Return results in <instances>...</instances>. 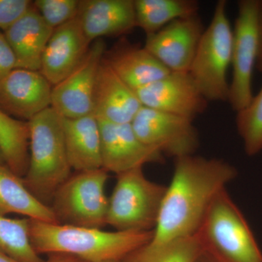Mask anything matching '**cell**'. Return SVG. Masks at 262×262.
Masks as SVG:
<instances>
[{
	"mask_svg": "<svg viewBox=\"0 0 262 262\" xmlns=\"http://www.w3.org/2000/svg\"><path fill=\"white\" fill-rule=\"evenodd\" d=\"M227 2H217L211 24L202 35L189 74L207 101L228 102L227 72L232 59L233 29Z\"/></svg>",
	"mask_w": 262,
	"mask_h": 262,
	"instance_id": "5b68a950",
	"label": "cell"
},
{
	"mask_svg": "<svg viewBox=\"0 0 262 262\" xmlns=\"http://www.w3.org/2000/svg\"><path fill=\"white\" fill-rule=\"evenodd\" d=\"M52 89L39 71L15 69L0 82V110L29 122L51 106Z\"/></svg>",
	"mask_w": 262,
	"mask_h": 262,
	"instance_id": "5bb4252c",
	"label": "cell"
},
{
	"mask_svg": "<svg viewBox=\"0 0 262 262\" xmlns=\"http://www.w3.org/2000/svg\"><path fill=\"white\" fill-rule=\"evenodd\" d=\"M135 91L104 61L98 70L94 92V115L115 124L131 123L142 107Z\"/></svg>",
	"mask_w": 262,
	"mask_h": 262,
	"instance_id": "e0dca14e",
	"label": "cell"
},
{
	"mask_svg": "<svg viewBox=\"0 0 262 262\" xmlns=\"http://www.w3.org/2000/svg\"><path fill=\"white\" fill-rule=\"evenodd\" d=\"M258 36H259V48L256 67L260 72H262V0H259L258 8Z\"/></svg>",
	"mask_w": 262,
	"mask_h": 262,
	"instance_id": "f546056e",
	"label": "cell"
},
{
	"mask_svg": "<svg viewBox=\"0 0 262 262\" xmlns=\"http://www.w3.org/2000/svg\"><path fill=\"white\" fill-rule=\"evenodd\" d=\"M203 247L196 234L141 246L124 258L123 262H195Z\"/></svg>",
	"mask_w": 262,
	"mask_h": 262,
	"instance_id": "603a6c76",
	"label": "cell"
},
{
	"mask_svg": "<svg viewBox=\"0 0 262 262\" xmlns=\"http://www.w3.org/2000/svg\"><path fill=\"white\" fill-rule=\"evenodd\" d=\"M34 7L5 32L14 53L17 68L40 70L43 53L53 32Z\"/></svg>",
	"mask_w": 262,
	"mask_h": 262,
	"instance_id": "ac0fdd59",
	"label": "cell"
},
{
	"mask_svg": "<svg viewBox=\"0 0 262 262\" xmlns=\"http://www.w3.org/2000/svg\"><path fill=\"white\" fill-rule=\"evenodd\" d=\"M31 243L38 254L63 253L86 262L122 261L149 244L154 231H115L29 220Z\"/></svg>",
	"mask_w": 262,
	"mask_h": 262,
	"instance_id": "7a4b0ae2",
	"label": "cell"
},
{
	"mask_svg": "<svg viewBox=\"0 0 262 262\" xmlns=\"http://www.w3.org/2000/svg\"><path fill=\"white\" fill-rule=\"evenodd\" d=\"M205 28L198 14L146 35L144 48L170 72H189Z\"/></svg>",
	"mask_w": 262,
	"mask_h": 262,
	"instance_id": "7c38bea8",
	"label": "cell"
},
{
	"mask_svg": "<svg viewBox=\"0 0 262 262\" xmlns=\"http://www.w3.org/2000/svg\"><path fill=\"white\" fill-rule=\"evenodd\" d=\"M105 51L102 38L94 41L75 70L53 86L51 107L62 117L78 118L94 114L95 87Z\"/></svg>",
	"mask_w": 262,
	"mask_h": 262,
	"instance_id": "30bf717a",
	"label": "cell"
},
{
	"mask_svg": "<svg viewBox=\"0 0 262 262\" xmlns=\"http://www.w3.org/2000/svg\"><path fill=\"white\" fill-rule=\"evenodd\" d=\"M117 177L108 199L107 225L116 231H154L166 186L146 178L143 168Z\"/></svg>",
	"mask_w": 262,
	"mask_h": 262,
	"instance_id": "8992f818",
	"label": "cell"
},
{
	"mask_svg": "<svg viewBox=\"0 0 262 262\" xmlns=\"http://www.w3.org/2000/svg\"><path fill=\"white\" fill-rule=\"evenodd\" d=\"M196 234L221 262H262L257 241L226 189L212 202Z\"/></svg>",
	"mask_w": 262,
	"mask_h": 262,
	"instance_id": "277c9868",
	"label": "cell"
},
{
	"mask_svg": "<svg viewBox=\"0 0 262 262\" xmlns=\"http://www.w3.org/2000/svg\"><path fill=\"white\" fill-rule=\"evenodd\" d=\"M78 0H36L34 8L42 18L53 29L58 28L77 17Z\"/></svg>",
	"mask_w": 262,
	"mask_h": 262,
	"instance_id": "4316f807",
	"label": "cell"
},
{
	"mask_svg": "<svg viewBox=\"0 0 262 262\" xmlns=\"http://www.w3.org/2000/svg\"><path fill=\"white\" fill-rule=\"evenodd\" d=\"M102 168L117 175L147 163H163L165 156L137 137L131 123L115 124L98 120Z\"/></svg>",
	"mask_w": 262,
	"mask_h": 262,
	"instance_id": "4fadbf2b",
	"label": "cell"
},
{
	"mask_svg": "<svg viewBox=\"0 0 262 262\" xmlns=\"http://www.w3.org/2000/svg\"><path fill=\"white\" fill-rule=\"evenodd\" d=\"M136 27L153 34L179 18L198 14L195 0H134Z\"/></svg>",
	"mask_w": 262,
	"mask_h": 262,
	"instance_id": "7402d4cb",
	"label": "cell"
},
{
	"mask_svg": "<svg viewBox=\"0 0 262 262\" xmlns=\"http://www.w3.org/2000/svg\"><path fill=\"white\" fill-rule=\"evenodd\" d=\"M195 262H221L215 258L213 255L211 254L209 252L205 250L204 248L203 249L200 256L196 258Z\"/></svg>",
	"mask_w": 262,
	"mask_h": 262,
	"instance_id": "1f68e13d",
	"label": "cell"
},
{
	"mask_svg": "<svg viewBox=\"0 0 262 262\" xmlns=\"http://www.w3.org/2000/svg\"><path fill=\"white\" fill-rule=\"evenodd\" d=\"M0 164H5L4 157H3L1 149H0Z\"/></svg>",
	"mask_w": 262,
	"mask_h": 262,
	"instance_id": "836d02e7",
	"label": "cell"
},
{
	"mask_svg": "<svg viewBox=\"0 0 262 262\" xmlns=\"http://www.w3.org/2000/svg\"><path fill=\"white\" fill-rule=\"evenodd\" d=\"M48 256V259L45 262H86L75 256L63 253H53Z\"/></svg>",
	"mask_w": 262,
	"mask_h": 262,
	"instance_id": "4dcf8cb0",
	"label": "cell"
},
{
	"mask_svg": "<svg viewBox=\"0 0 262 262\" xmlns=\"http://www.w3.org/2000/svg\"><path fill=\"white\" fill-rule=\"evenodd\" d=\"M91 44L75 17L53 30L43 53L39 72L53 87L56 85L75 70Z\"/></svg>",
	"mask_w": 262,
	"mask_h": 262,
	"instance_id": "9a60e30c",
	"label": "cell"
},
{
	"mask_svg": "<svg viewBox=\"0 0 262 262\" xmlns=\"http://www.w3.org/2000/svg\"><path fill=\"white\" fill-rule=\"evenodd\" d=\"M29 162L26 187L45 205L71 177L63 117L51 106L29 120Z\"/></svg>",
	"mask_w": 262,
	"mask_h": 262,
	"instance_id": "3957f363",
	"label": "cell"
},
{
	"mask_svg": "<svg viewBox=\"0 0 262 262\" xmlns=\"http://www.w3.org/2000/svg\"><path fill=\"white\" fill-rule=\"evenodd\" d=\"M103 168L77 172L59 187L51 205L60 225L102 229L107 225L108 199Z\"/></svg>",
	"mask_w": 262,
	"mask_h": 262,
	"instance_id": "52a82bcc",
	"label": "cell"
},
{
	"mask_svg": "<svg viewBox=\"0 0 262 262\" xmlns=\"http://www.w3.org/2000/svg\"><path fill=\"white\" fill-rule=\"evenodd\" d=\"M77 16L91 42L122 35L136 27L134 0H82Z\"/></svg>",
	"mask_w": 262,
	"mask_h": 262,
	"instance_id": "2e32d148",
	"label": "cell"
},
{
	"mask_svg": "<svg viewBox=\"0 0 262 262\" xmlns=\"http://www.w3.org/2000/svg\"><path fill=\"white\" fill-rule=\"evenodd\" d=\"M29 0H0V32H5L32 6Z\"/></svg>",
	"mask_w": 262,
	"mask_h": 262,
	"instance_id": "83f0119b",
	"label": "cell"
},
{
	"mask_svg": "<svg viewBox=\"0 0 262 262\" xmlns=\"http://www.w3.org/2000/svg\"><path fill=\"white\" fill-rule=\"evenodd\" d=\"M63 127L71 168L77 172L102 168L101 133L96 115L63 117Z\"/></svg>",
	"mask_w": 262,
	"mask_h": 262,
	"instance_id": "d6986e66",
	"label": "cell"
},
{
	"mask_svg": "<svg viewBox=\"0 0 262 262\" xmlns=\"http://www.w3.org/2000/svg\"><path fill=\"white\" fill-rule=\"evenodd\" d=\"M16 68L14 53L5 39L4 34L0 32V82Z\"/></svg>",
	"mask_w": 262,
	"mask_h": 262,
	"instance_id": "f1b7e54d",
	"label": "cell"
},
{
	"mask_svg": "<svg viewBox=\"0 0 262 262\" xmlns=\"http://www.w3.org/2000/svg\"><path fill=\"white\" fill-rule=\"evenodd\" d=\"M0 251L18 262H45L36 252L29 235V219L0 215Z\"/></svg>",
	"mask_w": 262,
	"mask_h": 262,
	"instance_id": "cb8c5ba5",
	"label": "cell"
},
{
	"mask_svg": "<svg viewBox=\"0 0 262 262\" xmlns=\"http://www.w3.org/2000/svg\"><path fill=\"white\" fill-rule=\"evenodd\" d=\"M16 213L29 220L58 224L51 207L35 198L23 179L5 164H0V215Z\"/></svg>",
	"mask_w": 262,
	"mask_h": 262,
	"instance_id": "44dd1931",
	"label": "cell"
},
{
	"mask_svg": "<svg viewBox=\"0 0 262 262\" xmlns=\"http://www.w3.org/2000/svg\"><path fill=\"white\" fill-rule=\"evenodd\" d=\"M29 122L18 120L0 110V149L5 161L17 165L29 155Z\"/></svg>",
	"mask_w": 262,
	"mask_h": 262,
	"instance_id": "d4e9b609",
	"label": "cell"
},
{
	"mask_svg": "<svg viewBox=\"0 0 262 262\" xmlns=\"http://www.w3.org/2000/svg\"><path fill=\"white\" fill-rule=\"evenodd\" d=\"M236 126L246 154H258L262 150V88L246 107L237 112Z\"/></svg>",
	"mask_w": 262,
	"mask_h": 262,
	"instance_id": "484cf974",
	"label": "cell"
},
{
	"mask_svg": "<svg viewBox=\"0 0 262 262\" xmlns=\"http://www.w3.org/2000/svg\"><path fill=\"white\" fill-rule=\"evenodd\" d=\"M131 126L146 145L165 156L177 158L194 155L200 145L199 136L193 120L142 106Z\"/></svg>",
	"mask_w": 262,
	"mask_h": 262,
	"instance_id": "9c48e42d",
	"label": "cell"
},
{
	"mask_svg": "<svg viewBox=\"0 0 262 262\" xmlns=\"http://www.w3.org/2000/svg\"><path fill=\"white\" fill-rule=\"evenodd\" d=\"M259 0H241L233 29L232 76L228 103L236 113L248 106L253 97L252 80L259 48Z\"/></svg>",
	"mask_w": 262,
	"mask_h": 262,
	"instance_id": "ba28073f",
	"label": "cell"
},
{
	"mask_svg": "<svg viewBox=\"0 0 262 262\" xmlns=\"http://www.w3.org/2000/svg\"><path fill=\"white\" fill-rule=\"evenodd\" d=\"M101 262H123V261H101Z\"/></svg>",
	"mask_w": 262,
	"mask_h": 262,
	"instance_id": "e575fe53",
	"label": "cell"
},
{
	"mask_svg": "<svg viewBox=\"0 0 262 262\" xmlns=\"http://www.w3.org/2000/svg\"><path fill=\"white\" fill-rule=\"evenodd\" d=\"M143 106L194 120L208 102L189 72H170L152 83L134 91Z\"/></svg>",
	"mask_w": 262,
	"mask_h": 262,
	"instance_id": "8fae6325",
	"label": "cell"
},
{
	"mask_svg": "<svg viewBox=\"0 0 262 262\" xmlns=\"http://www.w3.org/2000/svg\"><path fill=\"white\" fill-rule=\"evenodd\" d=\"M103 61L134 91L141 89L170 73L145 48L122 42Z\"/></svg>",
	"mask_w": 262,
	"mask_h": 262,
	"instance_id": "ffe728a7",
	"label": "cell"
},
{
	"mask_svg": "<svg viewBox=\"0 0 262 262\" xmlns=\"http://www.w3.org/2000/svg\"><path fill=\"white\" fill-rule=\"evenodd\" d=\"M237 176L233 165L222 159L194 155L175 159L151 242L196 234L212 202Z\"/></svg>",
	"mask_w": 262,
	"mask_h": 262,
	"instance_id": "6da1fadb",
	"label": "cell"
},
{
	"mask_svg": "<svg viewBox=\"0 0 262 262\" xmlns=\"http://www.w3.org/2000/svg\"><path fill=\"white\" fill-rule=\"evenodd\" d=\"M0 262H18L0 251Z\"/></svg>",
	"mask_w": 262,
	"mask_h": 262,
	"instance_id": "d6a6232c",
	"label": "cell"
}]
</instances>
